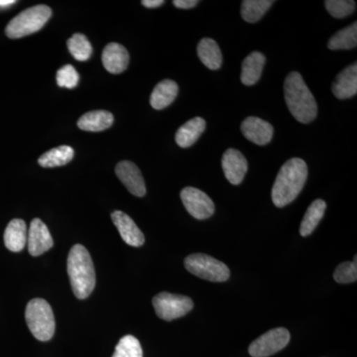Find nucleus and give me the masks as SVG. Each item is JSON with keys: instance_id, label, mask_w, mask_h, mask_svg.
I'll return each instance as SVG.
<instances>
[{"instance_id": "1", "label": "nucleus", "mask_w": 357, "mask_h": 357, "mask_svg": "<svg viewBox=\"0 0 357 357\" xmlns=\"http://www.w3.org/2000/svg\"><path fill=\"white\" fill-rule=\"evenodd\" d=\"M307 166L304 160L292 158L281 167L273 188L272 201L277 208H283L295 201L306 184Z\"/></svg>"}, {"instance_id": "2", "label": "nucleus", "mask_w": 357, "mask_h": 357, "mask_svg": "<svg viewBox=\"0 0 357 357\" xmlns=\"http://www.w3.org/2000/svg\"><path fill=\"white\" fill-rule=\"evenodd\" d=\"M68 274L77 299H86L96 287V271L88 249L76 244L68 256Z\"/></svg>"}, {"instance_id": "3", "label": "nucleus", "mask_w": 357, "mask_h": 357, "mask_svg": "<svg viewBox=\"0 0 357 357\" xmlns=\"http://www.w3.org/2000/svg\"><path fill=\"white\" fill-rule=\"evenodd\" d=\"M285 100L293 116L301 123H310L318 115V105L299 73L288 75L284 84Z\"/></svg>"}, {"instance_id": "4", "label": "nucleus", "mask_w": 357, "mask_h": 357, "mask_svg": "<svg viewBox=\"0 0 357 357\" xmlns=\"http://www.w3.org/2000/svg\"><path fill=\"white\" fill-rule=\"evenodd\" d=\"M25 319L30 332L41 342H48L55 333V318L53 310L47 301L33 299L28 303Z\"/></svg>"}, {"instance_id": "5", "label": "nucleus", "mask_w": 357, "mask_h": 357, "mask_svg": "<svg viewBox=\"0 0 357 357\" xmlns=\"http://www.w3.org/2000/svg\"><path fill=\"white\" fill-rule=\"evenodd\" d=\"M51 16L52 9L49 6L39 4L30 7L8 23L6 29L7 37L18 39L38 32L48 22Z\"/></svg>"}, {"instance_id": "6", "label": "nucleus", "mask_w": 357, "mask_h": 357, "mask_svg": "<svg viewBox=\"0 0 357 357\" xmlns=\"http://www.w3.org/2000/svg\"><path fill=\"white\" fill-rule=\"evenodd\" d=\"M185 267L190 273L211 282L229 280L230 271L225 263L203 253L188 256L185 259Z\"/></svg>"}, {"instance_id": "7", "label": "nucleus", "mask_w": 357, "mask_h": 357, "mask_svg": "<svg viewBox=\"0 0 357 357\" xmlns=\"http://www.w3.org/2000/svg\"><path fill=\"white\" fill-rule=\"evenodd\" d=\"M152 303L157 316L167 321L182 318L194 307L191 298L167 292L155 296Z\"/></svg>"}, {"instance_id": "8", "label": "nucleus", "mask_w": 357, "mask_h": 357, "mask_svg": "<svg viewBox=\"0 0 357 357\" xmlns=\"http://www.w3.org/2000/svg\"><path fill=\"white\" fill-rule=\"evenodd\" d=\"M287 328H277L265 333L249 345V354L252 357H268L285 349L290 342Z\"/></svg>"}, {"instance_id": "9", "label": "nucleus", "mask_w": 357, "mask_h": 357, "mask_svg": "<svg viewBox=\"0 0 357 357\" xmlns=\"http://www.w3.org/2000/svg\"><path fill=\"white\" fill-rule=\"evenodd\" d=\"M181 199L188 213L197 220H206L215 213V204L210 197L196 188H184Z\"/></svg>"}, {"instance_id": "10", "label": "nucleus", "mask_w": 357, "mask_h": 357, "mask_svg": "<svg viewBox=\"0 0 357 357\" xmlns=\"http://www.w3.org/2000/svg\"><path fill=\"white\" fill-rule=\"evenodd\" d=\"M115 174L122 184L133 196L142 197L146 194V185L139 168L130 161H121L115 167Z\"/></svg>"}, {"instance_id": "11", "label": "nucleus", "mask_w": 357, "mask_h": 357, "mask_svg": "<svg viewBox=\"0 0 357 357\" xmlns=\"http://www.w3.org/2000/svg\"><path fill=\"white\" fill-rule=\"evenodd\" d=\"M53 238L47 225L40 218H34L30 223L27 234V246L30 255H43L53 248Z\"/></svg>"}, {"instance_id": "12", "label": "nucleus", "mask_w": 357, "mask_h": 357, "mask_svg": "<svg viewBox=\"0 0 357 357\" xmlns=\"http://www.w3.org/2000/svg\"><path fill=\"white\" fill-rule=\"evenodd\" d=\"M222 166L225 178L232 185L241 184L248 169V160L238 150L232 148L227 150L223 154Z\"/></svg>"}, {"instance_id": "13", "label": "nucleus", "mask_w": 357, "mask_h": 357, "mask_svg": "<svg viewBox=\"0 0 357 357\" xmlns=\"http://www.w3.org/2000/svg\"><path fill=\"white\" fill-rule=\"evenodd\" d=\"M112 220L124 243L133 248H139L144 244V234L128 215L121 211H115L112 213Z\"/></svg>"}, {"instance_id": "14", "label": "nucleus", "mask_w": 357, "mask_h": 357, "mask_svg": "<svg viewBox=\"0 0 357 357\" xmlns=\"http://www.w3.org/2000/svg\"><path fill=\"white\" fill-rule=\"evenodd\" d=\"M241 132L246 139L263 146L272 140L274 128L269 122L259 117L249 116L241 123Z\"/></svg>"}, {"instance_id": "15", "label": "nucleus", "mask_w": 357, "mask_h": 357, "mask_svg": "<svg viewBox=\"0 0 357 357\" xmlns=\"http://www.w3.org/2000/svg\"><path fill=\"white\" fill-rule=\"evenodd\" d=\"M102 60L103 67L110 74H121L128 69L129 53L122 45L109 43L103 49Z\"/></svg>"}, {"instance_id": "16", "label": "nucleus", "mask_w": 357, "mask_h": 357, "mask_svg": "<svg viewBox=\"0 0 357 357\" xmlns=\"http://www.w3.org/2000/svg\"><path fill=\"white\" fill-rule=\"evenodd\" d=\"M333 93L338 100L351 98L357 93V64L345 68L333 84Z\"/></svg>"}, {"instance_id": "17", "label": "nucleus", "mask_w": 357, "mask_h": 357, "mask_svg": "<svg viewBox=\"0 0 357 357\" xmlns=\"http://www.w3.org/2000/svg\"><path fill=\"white\" fill-rule=\"evenodd\" d=\"M28 229L24 220L15 218L7 225L4 231V243L13 252H20L27 243Z\"/></svg>"}, {"instance_id": "18", "label": "nucleus", "mask_w": 357, "mask_h": 357, "mask_svg": "<svg viewBox=\"0 0 357 357\" xmlns=\"http://www.w3.org/2000/svg\"><path fill=\"white\" fill-rule=\"evenodd\" d=\"M178 86L172 79H164L160 82L150 96V105L153 109L161 110L166 109L177 98Z\"/></svg>"}, {"instance_id": "19", "label": "nucleus", "mask_w": 357, "mask_h": 357, "mask_svg": "<svg viewBox=\"0 0 357 357\" xmlns=\"http://www.w3.org/2000/svg\"><path fill=\"white\" fill-rule=\"evenodd\" d=\"M114 117L107 110H93L82 115L77 126L84 131L100 132L109 129L114 124Z\"/></svg>"}, {"instance_id": "20", "label": "nucleus", "mask_w": 357, "mask_h": 357, "mask_svg": "<svg viewBox=\"0 0 357 357\" xmlns=\"http://www.w3.org/2000/svg\"><path fill=\"white\" fill-rule=\"evenodd\" d=\"M266 58L260 52H252L244 59L241 79L245 86H253L261 77Z\"/></svg>"}, {"instance_id": "21", "label": "nucleus", "mask_w": 357, "mask_h": 357, "mask_svg": "<svg viewBox=\"0 0 357 357\" xmlns=\"http://www.w3.org/2000/svg\"><path fill=\"white\" fill-rule=\"evenodd\" d=\"M206 129V121L202 117H195L185 122L176 133V143L182 148H189L198 141Z\"/></svg>"}, {"instance_id": "22", "label": "nucleus", "mask_w": 357, "mask_h": 357, "mask_svg": "<svg viewBox=\"0 0 357 357\" xmlns=\"http://www.w3.org/2000/svg\"><path fill=\"white\" fill-rule=\"evenodd\" d=\"M198 56L201 62L210 70H215L222 67V52L213 39L204 38L199 41Z\"/></svg>"}, {"instance_id": "23", "label": "nucleus", "mask_w": 357, "mask_h": 357, "mask_svg": "<svg viewBox=\"0 0 357 357\" xmlns=\"http://www.w3.org/2000/svg\"><path fill=\"white\" fill-rule=\"evenodd\" d=\"M326 208V204L323 199H316V201L312 202L311 206L307 208L302 222H301V236H309L316 229L324 215H325Z\"/></svg>"}, {"instance_id": "24", "label": "nucleus", "mask_w": 357, "mask_h": 357, "mask_svg": "<svg viewBox=\"0 0 357 357\" xmlns=\"http://www.w3.org/2000/svg\"><path fill=\"white\" fill-rule=\"evenodd\" d=\"M74 155L75 151L72 147L62 145V146L53 148L50 151L42 155L38 160V163L43 168L64 166L72 161Z\"/></svg>"}, {"instance_id": "25", "label": "nucleus", "mask_w": 357, "mask_h": 357, "mask_svg": "<svg viewBox=\"0 0 357 357\" xmlns=\"http://www.w3.org/2000/svg\"><path fill=\"white\" fill-rule=\"evenodd\" d=\"M357 45V23L340 30L330 39L328 47L331 50H351Z\"/></svg>"}, {"instance_id": "26", "label": "nucleus", "mask_w": 357, "mask_h": 357, "mask_svg": "<svg viewBox=\"0 0 357 357\" xmlns=\"http://www.w3.org/2000/svg\"><path fill=\"white\" fill-rule=\"evenodd\" d=\"M273 3V0H244L241 3V16L246 22H257Z\"/></svg>"}, {"instance_id": "27", "label": "nucleus", "mask_w": 357, "mask_h": 357, "mask_svg": "<svg viewBox=\"0 0 357 357\" xmlns=\"http://www.w3.org/2000/svg\"><path fill=\"white\" fill-rule=\"evenodd\" d=\"M68 49H69L70 55L77 61H88L93 54V47L89 43L88 38L84 34L73 35L67 42Z\"/></svg>"}, {"instance_id": "28", "label": "nucleus", "mask_w": 357, "mask_h": 357, "mask_svg": "<svg viewBox=\"0 0 357 357\" xmlns=\"http://www.w3.org/2000/svg\"><path fill=\"white\" fill-rule=\"evenodd\" d=\"M112 357H143L139 340L133 335H126L121 338Z\"/></svg>"}, {"instance_id": "29", "label": "nucleus", "mask_w": 357, "mask_h": 357, "mask_svg": "<svg viewBox=\"0 0 357 357\" xmlns=\"http://www.w3.org/2000/svg\"><path fill=\"white\" fill-rule=\"evenodd\" d=\"M325 4L328 13L337 20L351 15L356 6V1L352 0H326Z\"/></svg>"}, {"instance_id": "30", "label": "nucleus", "mask_w": 357, "mask_h": 357, "mask_svg": "<svg viewBox=\"0 0 357 357\" xmlns=\"http://www.w3.org/2000/svg\"><path fill=\"white\" fill-rule=\"evenodd\" d=\"M357 256L352 262L347 261L338 265L333 273V279L340 284L354 283L357 280Z\"/></svg>"}, {"instance_id": "31", "label": "nucleus", "mask_w": 357, "mask_h": 357, "mask_svg": "<svg viewBox=\"0 0 357 357\" xmlns=\"http://www.w3.org/2000/svg\"><path fill=\"white\" fill-rule=\"evenodd\" d=\"M57 84L61 88L75 89L79 84V76L72 65H66L57 72Z\"/></svg>"}, {"instance_id": "32", "label": "nucleus", "mask_w": 357, "mask_h": 357, "mask_svg": "<svg viewBox=\"0 0 357 357\" xmlns=\"http://www.w3.org/2000/svg\"><path fill=\"white\" fill-rule=\"evenodd\" d=\"M199 3L198 0H174L173 4L177 8L190 9Z\"/></svg>"}, {"instance_id": "33", "label": "nucleus", "mask_w": 357, "mask_h": 357, "mask_svg": "<svg viewBox=\"0 0 357 357\" xmlns=\"http://www.w3.org/2000/svg\"><path fill=\"white\" fill-rule=\"evenodd\" d=\"M141 3L147 8H157V7L163 6L165 1H163V0H143Z\"/></svg>"}, {"instance_id": "34", "label": "nucleus", "mask_w": 357, "mask_h": 357, "mask_svg": "<svg viewBox=\"0 0 357 357\" xmlns=\"http://www.w3.org/2000/svg\"><path fill=\"white\" fill-rule=\"evenodd\" d=\"M16 3L15 0H0V8H7Z\"/></svg>"}]
</instances>
